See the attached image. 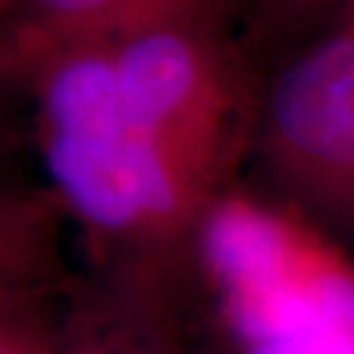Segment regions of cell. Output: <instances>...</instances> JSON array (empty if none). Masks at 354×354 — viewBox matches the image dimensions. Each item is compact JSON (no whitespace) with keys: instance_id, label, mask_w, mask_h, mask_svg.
Masks as SVG:
<instances>
[{"instance_id":"6","label":"cell","mask_w":354,"mask_h":354,"mask_svg":"<svg viewBox=\"0 0 354 354\" xmlns=\"http://www.w3.org/2000/svg\"><path fill=\"white\" fill-rule=\"evenodd\" d=\"M276 13H289V16H313V13H330L336 11L339 0H268Z\"/></svg>"},{"instance_id":"1","label":"cell","mask_w":354,"mask_h":354,"mask_svg":"<svg viewBox=\"0 0 354 354\" xmlns=\"http://www.w3.org/2000/svg\"><path fill=\"white\" fill-rule=\"evenodd\" d=\"M37 129L53 192L105 239L194 236L234 168L140 124L127 111L113 64L53 97Z\"/></svg>"},{"instance_id":"3","label":"cell","mask_w":354,"mask_h":354,"mask_svg":"<svg viewBox=\"0 0 354 354\" xmlns=\"http://www.w3.org/2000/svg\"><path fill=\"white\" fill-rule=\"evenodd\" d=\"M127 111L194 150L236 160L257 111L236 58L210 26H158L108 42Z\"/></svg>"},{"instance_id":"2","label":"cell","mask_w":354,"mask_h":354,"mask_svg":"<svg viewBox=\"0 0 354 354\" xmlns=\"http://www.w3.org/2000/svg\"><path fill=\"white\" fill-rule=\"evenodd\" d=\"M273 181L354 231V32L328 29L273 76L254 121Z\"/></svg>"},{"instance_id":"5","label":"cell","mask_w":354,"mask_h":354,"mask_svg":"<svg viewBox=\"0 0 354 354\" xmlns=\"http://www.w3.org/2000/svg\"><path fill=\"white\" fill-rule=\"evenodd\" d=\"M247 354H354V268L333 254Z\"/></svg>"},{"instance_id":"7","label":"cell","mask_w":354,"mask_h":354,"mask_svg":"<svg viewBox=\"0 0 354 354\" xmlns=\"http://www.w3.org/2000/svg\"><path fill=\"white\" fill-rule=\"evenodd\" d=\"M330 29L354 32V0H339L336 11L330 16Z\"/></svg>"},{"instance_id":"4","label":"cell","mask_w":354,"mask_h":354,"mask_svg":"<svg viewBox=\"0 0 354 354\" xmlns=\"http://www.w3.org/2000/svg\"><path fill=\"white\" fill-rule=\"evenodd\" d=\"M11 11L6 64L42 53L113 42L158 26H210L234 0H3Z\"/></svg>"}]
</instances>
